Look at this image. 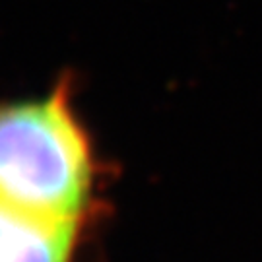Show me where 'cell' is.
Instances as JSON below:
<instances>
[{"instance_id":"cell-1","label":"cell","mask_w":262,"mask_h":262,"mask_svg":"<svg viewBox=\"0 0 262 262\" xmlns=\"http://www.w3.org/2000/svg\"><path fill=\"white\" fill-rule=\"evenodd\" d=\"M107 179L68 76L47 94L0 101V200L90 229L107 204Z\"/></svg>"},{"instance_id":"cell-2","label":"cell","mask_w":262,"mask_h":262,"mask_svg":"<svg viewBox=\"0 0 262 262\" xmlns=\"http://www.w3.org/2000/svg\"><path fill=\"white\" fill-rule=\"evenodd\" d=\"M85 233L0 200V262H82Z\"/></svg>"}]
</instances>
